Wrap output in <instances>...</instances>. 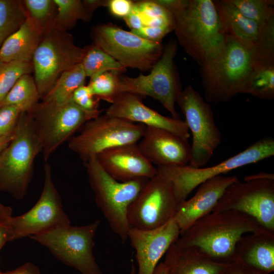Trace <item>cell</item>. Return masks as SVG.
<instances>
[{"instance_id":"ac0fdd59","label":"cell","mask_w":274,"mask_h":274,"mask_svg":"<svg viewBox=\"0 0 274 274\" xmlns=\"http://www.w3.org/2000/svg\"><path fill=\"white\" fill-rule=\"evenodd\" d=\"M180 235V230L174 219L151 230L130 227L127 237L135 251L138 265L136 274H153L160 259Z\"/></svg>"},{"instance_id":"9c48e42d","label":"cell","mask_w":274,"mask_h":274,"mask_svg":"<svg viewBox=\"0 0 274 274\" xmlns=\"http://www.w3.org/2000/svg\"><path fill=\"white\" fill-rule=\"evenodd\" d=\"M40 141L44 160L50 156L88 121L100 113L87 112L71 99L55 104L42 101L29 112Z\"/></svg>"},{"instance_id":"5b68a950","label":"cell","mask_w":274,"mask_h":274,"mask_svg":"<svg viewBox=\"0 0 274 274\" xmlns=\"http://www.w3.org/2000/svg\"><path fill=\"white\" fill-rule=\"evenodd\" d=\"M96 203L103 213L111 230L125 244L129 226L127 211L149 180L139 178L127 182L117 181L109 175L98 163L96 156L84 163Z\"/></svg>"},{"instance_id":"8992f818","label":"cell","mask_w":274,"mask_h":274,"mask_svg":"<svg viewBox=\"0 0 274 274\" xmlns=\"http://www.w3.org/2000/svg\"><path fill=\"white\" fill-rule=\"evenodd\" d=\"M273 155L274 139L272 136H265L214 166L203 168H193L189 165L158 166L157 170L159 175L172 183L179 203L186 200L196 187L206 180Z\"/></svg>"},{"instance_id":"7dc6e473","label":"cell","mask_w":274,"mask_h":274,"mask_svg":"<svg viewBox=\"0 0 274 274\" xmlns=\"http://www.w3.org/2000/svg\"><path fill=\"white\" fill-rule=\"evenodd\" d=\"M245 179H267L274 180V174L265 172H260L253 175L246 176Z\"/></svg>"},{"instance_id":"ee69618b","label":"cell","mask_w":274,"mask_h":274,"mask_svg":"<svg viewBox=\"0 0 274 274\" xmlns=\"http://www.w3.org/2000/svg\"><path fill=\"white\" fill-rule=\"evenodd\" d=\"M86 10L91 15L98 8L107 7L108 1L104 0H84L82 1Z\"/></svg>"},{"instance_id":"83f0119b","label":"cell","mask_w":274,"mask_h":274,"mask_svg":"<svg viewBox=\"0 0 274 274\" xmlns=\"http://www.w3.org/2000/svg\"><path fill=\"white\" fill-rule=\"evenodd\" d=\"M86 76L81 63L64 72L50 91L42 99L43 101L61 104L72 99L74 92L84 84Z\"/></svg>"},{"instance_id":"1f68e13d","label":"cell","mask_w":274,"mask_h":274,"mask_svg":"<svg viewBox=\"0 0 274 274\" xmlns=\"http://www.w3.org/2000/svg\"><path fill=\"white\" fill-rule=\"evenodd\" d=\"M32 72V62L0 60V106L19 78Z\"/></svg>"},{"instance_id":"e0dca14e","label":"cell","mask_w":274,"mask_h":274,"mask_svg":"<svg viewBox=\"0 0 274 274\" xmlns=\"http://www.w3.org/2000/svg\"><path fill=\"white\" fill-rule=\"evenodd\" d=\"M214 2L224 32L254 47L263 62L274 63V24L263 26L246 18L228 0Z\"/></svg>"},{"instance_id":"8d00e7d4","label":"cell","mask_w":274,"mask_h":274,"mask_svg":"<svg viewBox=\"0 0 274 274\" xmlns=\"http://www.w3.org/2000/svg\"><path fill=\"white\" fill-rule=\"evenodd\" d=\"M72 99L84 110L92 113H100L98 109L99 99L92 94L88 85L85 84L79 87L73 93Z\"/></svg>"},{"instance_id":"52a82bcc","label":"cell","mask_w":274,"mask_h":274,"mask_svg":"<svg viewBox=\"0 0 274 274\" xmlns=\"http://www.w3.org/2000/svg\"><path fill=\"white\" fill-rule=\"evenodd\" d=\"M84 48L75 44L66 31L53 26L46 31L33 54V78L41 99L65 71L81 63Z\"/></svg>"},{"instance_id":"b9f144b4","label":"cell","mask_w":274,"mask_h":274,"mask_svg":"<svg viewBox=\"0 0 274 274\" xmlns=\"http://www.w3.org/2000/svg\"><path fill=\"white\" fill-rule=\"evenodd\" d=\"M224 274H268L236 262H231V265Z\"/></svg>"},{"instance_id":"4dcf8cb0","label":"cell","mask_w":274,"mask_h":274,"mask_svg":"<svg viewBox=\"0 0 274 274\" xmlns=\"http://www.w3.org/2000/svg\"><path fill=\"white\" fill-rule=\"evenodd\" d=\"M246 18L263 26L274 24V1L228 0Z\"/></svg>"},{"instance_id":"5bb4252c","label":"cell","mask_w":274,"mask_h":274,"mask_svg":"<svg viewBox=\"0 0 274 274\" xmlns=\"http://www.w3.org/2000/svg\"><path fill=\"white\" fill-rule=\"evenodd\" d=\"M44 168V187L36 203L25 213L12 216L5 221L8 242L70 224V219L62 209L61 197L53 182L50 164L46 162Z\"/></svg>"},{"instance_id":"30bf717a","label":"cell","mask_w":274,"mask_h":274,"mask_svg":"<svg viewBox=\"0 0 274 274\" xmlns=\"http://www.w3.org/2000/svg\"><path fill=\"white\" fill-rule=\"evenodd\" d=\"M145 128L143 124L105 114L86 122L80 132L69 140L68 146L84 163L106 150L138 144Z\"/></svg>"},{"instance_id":"c3c4849f","label":"cell","mask_w":274,"mask_h":274,"mask_svg":"<svg viewBox=\"0 0 274 274\" xmlns=\"http://www.w3.org/2000/svg\"><path fill=\"white\" fill-rule=\"evenodd\" d=\"M13 136L14 133L0 137V156L3 152L10 144Z\"/></svg>"},{"instance_id":"836d02e7","label":"cell","mask_w":274,"mask_h":274,"mask_svg":"<svg viewBox=\"0 0 274 274\" xmlns=\"http://www.w3.org/2000/svg\"><path fill=\"white\" fill-rule=\"evenodd\" d=\"M22 3L28 16L45 30L53 26L57 12L54 0H24Z\"/></svg>"},{"instance_id":"7bdbcfd3","label":"cell","mask_w":274,"mask_h":274,"mask_svg":"<svg viewBox=\"0 0 274 274\" xmlns=\"http://www.w3.org/2000/svg\"><path fill=\"white\" fill-rule=\"evenodd\" d=\"M0 274H40V271L34 264L27 262L13 270L6 272L0 271Z\"/></svg>"},{"instance_id":"ba28073f","label":"cell","mask_w":274,"mask_h":274,"mask_svg":"<svg viewBox=\"0 0 274 274\" xmlns=\"http://www.w3.org/2000/svg\"><path fill=\"white\" fill-rule=\"evenodd\" d=\"M100 224L97 220L82 226L62 225L29 237L81 274H102L93 254L94 237Z\"/></svg>"},{"instance_id":"ab89813d","label":"cell","mask_w":274,"mask_h":274,"mask_svg":"<svg viewBox=\"0 0 274 274\" xmlns=\"http://www.w3.org/2000/svg\"><path fill=\"white\" fill-rule=\"evenodd\" d=\"M133 5L130 0H109L107 7L112 15L124 18L131 12Z\"/></svg>"},{"instance_id":"3957f363","label":"cell","mask_w":274,"mask_h":274,"mask_svg":"<svg viewBox=\"0 0 274 274\" xmlns=\"http://www.w3.org/2000/svg\"><path fill=\"white\" fill-rule=\"evenodd\" d=\"M172 14L180 44L200 66L218 56L226 34L214 1L188 0L184 7Z\"/></svg>"},{"instance_id":"f907efd6","label":"cell","mask_w":274,"mask_h":274,"mask_svg":"<svg viewBox=\"0 0 274 274\" xmlns=\"http://www.w3.org/2000/svg\"><path fill=\"white\" fill-rule=\"evenodd\" d=\"M136 269L134 266V264L133 262L131 263V269L129 274H136Z\"/></svg>"},{"instance_id":"44dd1931","label":"cell","mask_w":274,"mask_h":274,"mask_svg":"<svg viewBox=\"0 0 274 274\" xmlns=\"http://www.w3.org/2000/svg\"><path fill=\"white\" fill-rule=\"evenodd\" d=\"M96 158L109 175L122 182L139 178L150 179L157 172V168L141 153L137 144L106 150Z\"/></svg>"},{"instance_id":"60d3db41","label":"cell","mask_w":274,"mask_h":274,"mask_svg":"<svg viewBox=\"0 0 274 274\" xmlns=\"http://www.w3.org/2000/svg\"><path fill=\"white\" fill-rule=\"evenodd\" d=\"M123 19L131 30H138L144 26L142 16L134 4L131 12Z\"/></svg>"},{"instance_id":"e575fe53","label":"cell","mask_w":274,"mask_h":274,"mask_svg":"<svg viewBox=\"0 0 274 274\" xmlns=\"http://www.w3.org/2000/svg\"><path fill=\"white\" fill-rule=\"evenodd\" d=\"M23 23L21 16L11 5L0 2V48L5 40Z\"/></svg>"},{"instance_id":"74e56055","label":"cell","mask_w":274,"mask_h":274,"mask_svg":"<svg viewBox=\"0 0 274 274\" xmlns=\"http://www.w3.org/2000/svg\"><path fill=\"white\" fill-rule=\"evenodd\" d=\"M134 4L142 16L144 25L146 21L152 18L173 16L168 11L156 3L155 0L142 1L134 2Z\"/></svg>"},{"instance_id":"bcb514c9","label":"cell","mask_w":274,"mask_h":274,"mask_svg":"<svg viewBox=\"0 0 274 274\" xmlns=\"http://www.w3.org/2000/svg\"><path fill=\"white\" fill-rule=\"evenodd\" d=\"M12 209L0 202V221L5 222L12 217Z\"/></svg>"},{"instance_id":"8fae6325","label":"cell","mask_w":274,"mask_h":274,"mask_svg":"<svg viewBox=\"0 0 274 274\" xmlns=\"http://www.w3.org/2000/svg\"><path fill=\"white\" fill-rule=\"evenodd\" d=\"M91 36L94 44L125 68L151 70L164 48L161 43L148 41L111 23L94 26Z\"/></svg>"},{"instance_id":"7a4b0ae2","label":"cell","mask_w":274,"mask_h":274,"mask_svg":"<svg viewBox=\"0 0 274 274\" xmlns=\"http://www.w3.org/2000/svg\"><path fill=\"white\" fill-rule=\"evenodd\" d=\"M226 34L223 50L212 61L200 66L201 84L208 102H227L240 90L258 65L264 63L256 49Z\"/></svg>"},{"instance_id":"4316f807","label":"cell","mask_w":274,"mask_h":274,"mask_svg":"<svg viewBox=\"0 0 274 274\" xmlns=\"http://www.w3.org/2000/svg\"><path fill=\"white\" fill-rule=\"evenodd\" d=\"M40 99L33 77L30 74H24L17 81L2 105L14 106L22 113H29L39 102Z\"/></svg>"},{"instance_id":"4fadbf2b","label":"cell","mask_w":274,"mask_h":274,"mask_svg":"<svg viewBox=\"0 0 274 274\" xmlns=\"http://www.w3.org/2000/svg\"><path fill=\"white\" fill-rule=\"evenodd\" d=\"M176 102L184 114L192 135L190 166L200 168L210 160L220 145L222 135L217 126L212 109L191 85L178 95Z\"/></svg>"},{"instance_id":"7402d4cb","label":"cell","mask_w":274,"mask_h":274,"mask_svg":"<svg viewBox=\"0 0 274 274\" xmlns=\"http://www.w3.org/2000/svg\"><path fill=\"white\" fill-rule=\"evenodd\" d=\"M238 180L236 176L214 177L200 184L191 198L179 202L174 219L180 233L212 212L227 188Z\"/></svg>"},{"instance_id":"d6986e66","label":"cell","mask_w":274,"mask_h":274,"mask_svg":"<svg viewBox=\"0 0 274 274\" xmlns=\"http://www.w3.org/2000/svg\"><path fill=\"white\" fill-rule=\"evenodd\" d=\"M137 145L144 156L158 166H185L191 160L188 139L163 129L146 126Z\"/></svg>"},{"instance_id":"277c9868","label":"cell","mask_w":274,"mask_h":274,"mask_svg":"<svg viewBox=\"0 0 274 274\" xmlns=\"http://www.w3.org/2000/svg\"><path fill=\"white\" fill-rule=\"evenodd\" d=\"M42 151L30 113H21L13 138L0 156V192L23 199L32 177L35 158Z\"/></svg>"},{"instance_id":"cb8c5ba5","label":"cell","mask_w":274,"mask_h":274,"mask_svg":"<svg viewBox=\"0 0 274 274\" xmlns=\"http://www.w3.org/2000/svg\"><path fill=\"white\" fill-rule=\"evenodd\" d=\"M232 262L268 274L274 271V231L248 233L237 242Z\"/></svg>"},{"instance_id":"603a6c76","label":"cell","mask_w":274,"mask_h":274,"mask_svg":"<svg viewBox=\"0 0 274 274\" xmlns=\"http://www.w3.org/2000/svg\"><path fill=\"white\" fill-rule=\"evenodd\" d=\"M164 255L166 274H224L231 265L215 260L198 247L176 242Z\"/></svg>"},{"instance_id":"6da1fadb","label":"cell","mask_w":274,"mask_h":274,"mask_svg":"<svg viewBox=\"0 0 274 274\" xmlns=\"http://www.w3.org/2000/svg\"><path fill=\"white\" fill-rule=\"evenodd\" d=\"M265 229L244 213L212 211L181 232L176 242L182 246L198 247L215 260L230 263L236 245L243 235Z\"/></svg>"},{"instance_id":"f1b7e54d","label":"cell","mask_w":274,"mask_h":274,"mask_svg":"<svg viewBox=\"0 0 274 274\" xmlns=\"http://www.w3.org/2000/svg\"><path fill=\"white\" fill-rule=\"evenodd\" d=\"M81 64L86 77L90 78L107 72H112L120 75L126 70V68L94 44L84 48Z\"/></svg>"},{"instance_id":"d590c367","label":"cell","mask_w":274,"mask_h":274,"mask_svg":"<svg viewBox=\"0 0 274 274\" xmlns=\"http://www.w3.org/2000/svg\"><path fill=\"white\" fill-rule=\"evenodd\" d=\"M21 113L14 106H0V137L14 133Z\"/></svg>"},{"instance_id":"2e32d148","label":"cell","mask_w":274,"mask_h":274,"mask_svg":"<svg viewBox=\"0 0 274 274\" xmlns=\"http://www.w3.org/2000/svg\"><path fill=\"white\" fill-rule=\"evenodd\" d=\"M235 210L274 231V180H239L229 185L212 211Z\"/></svg>"},{"instance_id":"d6a6232c","label":"cell","mask_w":274,"mask_h":274,"mask_svg":"<svg viewBox=\"0 0 274 274\" xmlns=\"http://www.w3.org/2000/svg\"><path fill=\"white\" fill-rule=\"evenodd\" d=\"M119 76L114 72H105L91 78L88 85L96 98L112 104L121 93L118 87Z\"/></svg>"},{"instance_id":"f546056e","label":"cell","mask_w":274,"mask_h":274,"mask_svg":"<svg viewBox=\"0 0 274 274\" xmlns=\"http://www.w3.org/2000/svg\"><path fill=\"white\" fill-rule=\"evenodd\" d=\"M57 7L53 26L66 31L79 20L90 21L92 18L80 0H54Z\"/></svg>"},{"instance_id":"d4e9b609","label":"cell","mask_w":274,"mask_h":274,"mask_svg":"<svg viewBox=\"0 0 274 274\" xmlns=\"http://www.w3.org/2000/svg\"><path fill=\"white\" fill-rule=\"evenodd\" d=\"M46 31L36 21L27 16L19 28L3 44L0 48V60L31 62Z\"/></svg>"},{"instance_id":"f6af8a7d","label":"cell","mask_w":274,"mask_h":274,"mask_svg":"<svg viewBox=\"0 0 274 274\" xmlns=\"http://www.w3.org/2000/svg\"><path fill=\"white\" fill-rule=\"evenodd\" d=\"M8 242V234L5 222L0 221V252L5 244Z\"/></svg>"},{"instance_id":"7c38bea8","label":"cell","mask_w":274,"mask_h":274,"mask_svg":"<svg viewBox=\"0 0 274 274\" xmlns=\"http://www.w3.org/2000/svg\"><path fill=\"white\" fill-rule=\"evenodd\" d=\"M177 51V43L176 41L171 40L164 47L161 57L150 74H141L134 78L119 76L120 92L150 96L159 101L172 117L179 118L175 108L177 97L182 91L174 62Z\"/></svg>"},{"instance_id":"484cf974","label":"cell","mask_w":274,"mask_h":274,"mask_svg":"<svg viewBox=\"0 0 274 274\" xmlns=\"http://www.w3.org/2000/svg\"><path fill=\"white\" fill-rule=\"evenodd\" d=\"M239 93L265 100L274 98V63L258 65L252 71Z\"/></svg>"},{"instance_id":"9a60e30c","label":"cell","mask_w":274,"mask_h":274,"mask_svg":"<svg viewBox=\"0 0 274 274\" xmlns=\"http://www.w3.org/2000/svg\"><path fill=\"white\" fill-rule=\"evenodd\" d=\"M178 203L172 183L157 172L128 209L129 227L142 230L160 227L174 218Z\"/></svg>"},{"instance_id":"681fc988","label":"cell","mask_w":274,"mask_h":274,"mask_svg":"<svg viewBox=\"0 0 274 274\" xmlns=\"http://www.w3.org/2000/svg\"><path fill=\"white\" fill-rule=\"evenodd\" d=\"M153 274H166V267L163 262L158 264Z\"/></svg>"},{"instance_id":"ffe728a7","label":"cell","mask_w":274,"mask_h":274,"mask_svg":"<svg viewBox=\"0 0 274 274\" xmlns=\"http://www.w3.org/2000/svg\"><path fill=\"white\" fill-rule=\"evenodd\" d=\"M106 114L145 126L163 129L186 139L190 136L185 121L161 115L145 105L139 95L130 93H121Z\"/></svg>"},{"instance_id":"f35d334b","label":"cell","mask_w":274,"mask_h":274,"mask_svg":"<svg viewBox=\"0 0 274 274\" xmlns=\"http://www.w3.org/2000/svg\"><path fill=\"white\" fill-rule=\"evenodd\" d=\"M172 30H173V29L170 27L145 26L138 30H131L130 31L148 41L161 43L162 39Z\"/></svg>"}]
</instances>
